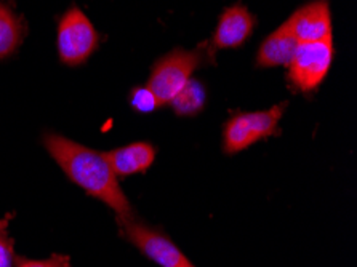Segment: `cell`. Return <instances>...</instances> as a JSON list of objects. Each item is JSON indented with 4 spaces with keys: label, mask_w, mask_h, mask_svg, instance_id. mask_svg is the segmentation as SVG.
Listing matches in <instances>:
<instances>
[{
    "label": "cell",
    "mask_w": 357,
    "mask_h": 267,
    "mask_svg": "<svg viewBox=\"0 0 357 267\" xmlns=\"http://www.w3.org/2000/svg\"><path fill=\"white\" fill-rule=\"evenodd\" d=\"M43 146L74 184L116 211L117 221L135 218L106 155L58 133L43 135Z\"/></svg>",
    "instance_id": "obj_1"
},
{
    "label": "cell",
    "mask_w": 357,
    "mask_h": 267,
    "mask_svg": "<svg viewBox=\"0 0 357 267\" xmlns=\"http://www.w3.org/2000/svg\"><path fill=\"white\" fill-rule=\"evenodd\" d=\"M285 109L287 102H280L266 111L236 112L223 127V151L226 154H237L258 141L271 138L279 132Z\"/></svg>",
    "instance_id": "obj_2"
},
{
    "label": "cell",
    "mask_w": 357,
    "mask_h": 267,
    "mask_svg": "<svg viewBox=\"0 0 357 267\" xmlns=\"http://www.w3.org/2000/svg\"><path fill=\"white\" fill-rule=\"evenodd\" d=\"M204 54L199 50H175L154 64L148 79V89L158 98L160 106H167L185 86L194 70L199 68Z\"/></svg>",
    "instance_id": "obj_3"
},
{
    "label": "cell",
    "mask_w": 357,
    "mask_h": 267,
    "mask_svg": "<svg viewBox=\"0 0 357 267\" xmlns=\"http://www.w3.org/2000/svg\"><path fill=\"white\" fill-rule=\"evenodd\" d=\"M333 40L300 43L287 74L291 89L300 93H311L327 77L333 61Z\"/></svg>",
    "instance_id": "obj_4"
},
{
    "label": "cell",
    "mask_w": 357,
    "mask_h": 267,
    "mask_svg": "<svg viewBox=\"0 0 357 267\" xmlns=\"http://www.w3.org/2000/svg\"><path fill=\"white\" fill-rule=\"evenodd\" d=\"M98 32L77 7L63 15L58 26V53L61 63L68 66H79L90 58L98 47Z\"/></svg>",
    "instance_id": "obj_5"
},
{
    "label": "cell",
    "mask_w": 357,
    "mask_h": 267,
    "mask_svg": "<svg viewBox=\"0 0 357 267\" xmlns=\"http://www.w3.org/2000/svg\"><path fill=\"white\" fill-rule=\"evenodd\" d=\"M119 224H121L122 236L135 245L146 258L154 261L160 267H196L169 237L155 229L138 222L135 218L119 221Z\"/></svg>",
    "instance_id": "obj_6"
},
{
    "label": "cell",
    "mask_w": 357,
    "mask_h": 267,
    "mask_svg": "<svg viewBox=\"0 0 357 267\" xmlns=\"http://www.w3.org/2000/svg\"><path fill=\"white\" fill-rule=\"evenodd\" d=\"M285 24L300 43L333 40L332 15L327 0H312L303 5Z\"/></svg>",
    "instance_id": "obj_7"
},
{
    "label": "cell",
    "mask_w": 357,
    "mask_h": 267,
    "mask_svg": "<svg viewBox=\"0 0 357 267\" xmlns=\"http://www.w3.org/2000/svg\"><path fill=\"white\" fill-rule=\"evenodd\" d=\"M255 24L257 18L248 12L247 7L241 3L231 5L221 13L216 24L210 43V56H213L216 50H229L243 45L253 34Z\"/></svg>",
    "instance_id": "obj_8"
},
{
    "label": "cell",
    "mask_w": 357,
    "mask_h": 267,
    "mask_svg": "<svg viewBox=\"0 0 357 267\" xmlns=\"http://www.w3.org/2000/svg\"><path fill=\"white\" fill-rule=\"evenodd\" d=\"M155 147L151 143H132L105 152L107 162L116 173V176H130V174L144 173L155 160Z\"/></svg>",
    "instance_id": "obj_9"
},
{
    "label": "cell",
    "mask_w": 357,
    "mask_h": 267,
    "mask_svg": "<svg viewBox=\"0 0 357 267\" xmlns=\"http://www.w3.org/2000/svg\"><path fill=\"white\" fill-rule=\"evenodd\" d=\"M300 42L291 34L289 27L284 23L271 32L266 39L263 40L261 47L257 53V66L259 68H279L289 66L294 59L296 50H298Z\"/></svg>",
    "instance_id": "obj_10"
},
{
    "label": "cell",
    "mask_w": 357,
    "mask_h": 267,
    "mask_svg": "<svg viewBox=\"0 0 357 267\" xmlns=\"http://www.w3.org/2000/svg\"><path fill=\"white\" fill-rule=\"evenodd\" d=\"M24 37V24L12 8L0 3V61L18 50Z\"/></svg>",
    "instance_id": "obj_11"
},
{
    "label": "cell",
    "mask_w": 357,
    "mask_h": 267,
    "mask_svg": "<svg viewBox=\"0 0 357 267\" xmlns=\"http://www.w3.org/2000/svg\"><path fill=\"white\" fill-rule=\"evenodd\" d=\"M205 101H207V93H205L204 85L199 80L191 79L178 91L169 105L175 111L176 116L192 117L202 112Z\"/></svg>",
    "instance_id": "obj_12"
},
{
    "label": "cell",
    "mask_w": 357,
    "mask_h": 267,
    "mask_svg": "<svg viewBox=\"0 0 357 267\" xmlns=\"http://www.w3.org/2000/svg\"><path fill=\"white\" fill-rule=\"evenodd\" d=\"M130 105L137 112L149 114L160 107V102L148 86H135L130 91Z\"/></svg>",
    "instance_id": "obj_13"
},
{
    "label": "cell",
    "mask_w": 357,
    "mask_h": 267,
    "mask_svg": "<svg viewBox=\"0 0 357 267\" xmlns=\"http://www.w3.org/2000/svg\"><path fill=\"white\" fill-rule=\"evenodd\" d=\"M16 258L13 238L8 236L5 222H0V267H15Z\"/></svg>",
    "instance_id": "obj_14"
},
{
    "label": "cell",
    "mask_w": 357,
    "mask_h": 267,
    "mask_svg": "<svg viewBox=\"0 0 357 267\" xmlns=\"http://www.w3.org/2000/svg\"><path fill=\"white\" fill-rule=\"evenodd\" d=\"M15 267H71V259L64 254H53L48 259L16 258Z\"/></svg>",
    "instance_id": "obj_15"
}]
</instances>
